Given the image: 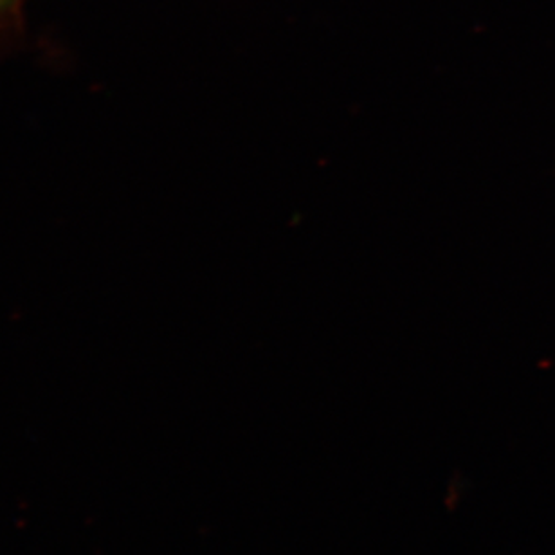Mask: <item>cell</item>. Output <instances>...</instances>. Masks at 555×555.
<instances>
[{
	"mask_svg": "<svg viewBox=\"0 0 555 555\" xmlns=\"http://www.w3.org/2000/svg\"><path fill=\"white\" fill-rule=\"evenodd\" d=\"M26 0H0V38L13 37L22 29Z\"/></svg>",
	"mask_w": 555,
	"mask_h": 555,
	"instance_id": "1",
	"label": "cell"
}]
</instances>
